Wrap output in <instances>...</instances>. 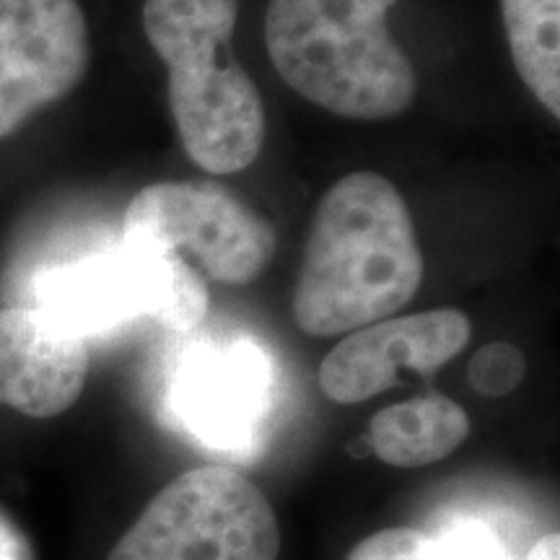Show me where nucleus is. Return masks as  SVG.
<instances>
[{
  "instance_id": "f257e3e1",
  "label": "nucleus",
  "mask_w": 560,
  "mask_h": 560,
  "mask_svg": "<svg viewBox=\"0 0 560 560\" xmlns=\"http://www.w3.org/2000/svg\"><path fill=\"white\" fill-rule=\"evenodd\" d=\"M423 283V252L408 202L387 177L355 172L314 210L293 319L312 338L355 332L402 310Z\"/></svg>"
},
{
  "instance_id": "f03ea898",
  "label": "nucleus",
  "mask_w": 560,
  "mask_h": 560,
  "mask_svg": "<svg viewBox=\"0 0 560 560\" xmlns=\"http://www.w3.org/2000/svg\"><path fill=\"white\" fill-rule=\"evenodd\" d=\"M389 0H270L265 45L306 102L348 120H387L418 94L416 68L392 39Z\"/></svg>"
},
{
  "instance_id": "7ed1b4c3",
  "label": "nucleus",
  "mask_w": 560,
  "mask_h": 560,
  "mask_svg": "<svg viewBox=\"0 0 560 560\" xmlns=\"http://www.w3.org/2000/svg\"><path fill=\"white\" fill-rule=\"evenodd\" d=\"M240 0H145L143 30L170 68V104L185 151L210 174H234L260 156V89L231 58Z\"/></svg>"
},
{
  "instance_id": "20e7f679",
  "label": "nucleus",
  "mask_w": 560,
  "mask_h": 560,
  "mask_svg": "<svg viewBox=\"0 0 560 560\" xmlns=\"http://www.w3.org/2000/svg\"><path fill=\"white\" fill-rule=\"evenodd\" d=\"M39 310L83 340L151 319L190 332L208 314V285L177 252L120 240L55 265L37 283Z\"/></svg>"
},
{
  "instance_id": "39448f33",
  "label": "nucleus",
  "mask_w": 560,
  "mask_h": 560,
  "mask_svg": "<svg viewBox=\"0 0 560 560\" xmlns=\"http://www.w3.org/2000/svg\"><path fill=\"white\" fill-rule=\"evenodd\" d=\"M280 527L255 482L229 467L182 472L140 511L107 560H278Z\"/></svg>"
},
{
  "instance_id": "423d86ee",
  "label": "nucleus",
  "mask_w": 560,
  "mask_h": 560,
  "mask_svg": "<svg viewBox=\"0 0 560 560\" xmlns=\"http://www.w3.org/2000/svg\"><path fill=\"white\" fill-rule=\"evenodd\" d=\"M122 240L190 252L219 283L260 278L276 255V231L260 213L210 182H156L125 210Z\"/></svg>"
},
{
  "instance_id": "0eeeda50",
  "label": "nucleus",
  "mask_w": 560,
  "mask_h": 560,
  "mask_svg": "<svg viewBox=\"0 0 560 560\" xmlns=\"http://www.w3.org/2000/svg\"><path fill=\"white\" fill-rule=\"evenodd\" d=\"M89 55L79 0H0V138L79 86Z\"/></svg>"
},
{
  "instance_id": "6e6552de",
  "label": "nucleus",
  "mask_w": 560,
  "mask_h": 560,
  "mask_svg": "<svg viewBox=\"0 0 560 560\" xmlns=\"http://www.w3.org/2000/svg\"><path fill=\"white\" fill-rule=\"evenodd\" d=\"M472 325L459 310H431L348 332L319 366V387L332 402L371 400L397 382V371L418 374L452 361L467 348Z\"/></svg>"
},
{
  "instance_id": "1a4fd4ad",
  "label": "nucleus",
  "mask_w": 560,
  "mask_h": 560,
  "mask_svg": "<svg viewBox=\"0 0 560 560\" xmlns=\"http://www.w3.org/2000/svg\"><path fill=\"white\" fill-rule=\"evenodd\" d=\"M89 348L81 335L39 306L0 310V405L30 418H55L81 397Z\"/></svg>"
},
{
  "instance_id": "9d476101",
  "label": "nucleus",
  "mask_w": 560,
  "mask_h": 560,
  "mask_svg": "<svg viewBox=\"0 0 560 560\" xmlns=\"http://www.w3.org/2000/svg\"><path fill=\"white\" fill-rule=\"evenodd\" d=\"M470 436V418L444 395L389 405L369 423V450L392 467H425L446 459Z\"/></svg>"
},
{
  "instance_id": "9b49d317",
  "label": "nucleus",
  "mask_w": 560,
  "mask_h": 560,
  "mask_svg": "<svg viewBox=\"0 0 560 560\" xmlns=\"http://www.w3.org/2000/svg\"><path fill=\"white\" fill-rule=\"evenodd\" d=\"M501 11L516 73L560 117V0H501Z\"/></svg>"
},
{
  "instance_id": "f8f14e48",
  "label": "nucleus",
  "mask_w": 560,
  "mask_h": 560,
  "mask_svg": "<svg viewBox=\"0 0 560 560\" xmlns=\"http://www.w3.org/2000/svg\"><path fill=\"white\" fill-rule=\"evenodd\" d=\"M187 402L200 418V425L234 429L255 416L260 402V363L255 350L229 348L208 355L187 376Z\"/></svg>"
},
{
  "instance_id": "ddd939ff",
  "label": "nucleus",
  "mask_w": 560,
  "mask_h": 560,
  "mask_svg": "<svg viewBox=\"0 0 560 560\" xmlns=\"http://www.w3.org/2000/svg\"><path fill=\"white\" fill-rule=\"evenodd\" d=\"M346 560H462L457 548L410 527L382 529L348 552Z\"/></svg>"
},
{
  "instance_id": "4468645a",
  "label": "nucleus",
  "mask_w": 560,
  "mask_h": 560,
  "mask_svg": "<svg viewBox=\"0 0 560 560\" xmlns=\"http://www.w3.org/2000/svg\"><path fill=\"white\" fill-rule=\"evenodd\" d=\"M527 374V359L511 342L482 346L470 361V384L486 397H503L520 387Z\"/></svg>"
},
{
  "instance_id": "2eb2a0df",
  "label": "nucleus",
  "mask_w": 560,
  "mask_h": 560,
  "mask_svg": "<svg viewBox=\"0 0 560 560\" xmlns=\"http://www.w3.org/2000/svg\"><path fill=\"white\" fill-rule=\"evenodd\" d=\"M524 560H560V537L558 532H550V535L540 537L535 542V548L527 552Z\"/></svg>"
},
{
  "instance_id": "dca6fc26",
  "label": "nucleus",
  "mask_w": 560,
  "mask_h": 560,
  "mask_svg": "<svg viewBox=\"0 0 560 560\" xmlns=\"http://www.w3.org/2000/svg\"><path fill=\"white\" fill-rule=\"evenodd\" d=\"M389 3H392V5H395V3H397V0H389Z\"/></svg>"
}]
</instances>
